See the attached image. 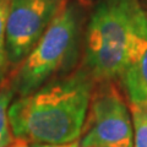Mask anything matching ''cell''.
Returning a JSON list of instances; mask_svg holds the SVG:
<instances>
[{"mask_svg": "<svg viewBox=\"0 0 147 147\" xmlns=\"http://www.w3.org/2000/svg\"><path fill=\"white\" fill-rule=\"evenodd\" d=\"M94 80L86 69L53 80L9 107L16 139L38 144H69L80 139L88 112Z\"/></svg>", "mask_w": 147, "mask_h": 147, "instance_id": "6da1fadb", "label": "cell"}, {"mask_svg": "<svg viewBox=\"0 0 147 147\" xmlns=\"http://www.w3.org/2000/svg\"><path fill=\"white\" fill-rule=\"evenodd\" d=\"M137 0H99L86 30V70L94 82L119 80L125 66Z\"/></svg>", "mask_w": 147, "mask_h": 147, "instance_id": "7a4b0ae2", "label": "cell"}, {"mask_svg": "<svg viewBox=\"0 0 147 147\" xmlns=\"http://www.w3.org/2000/svg\"><path fill=\"white\" fill-rule=\"evenodd\" d=\"M80 22V10L74 4L66 3L21 63L15 77V90L20 97L47 84L67 60L75 47Z\"/></svg>", "mask_w": 147, "mask_h": 147, "instance_id": "3957f363", "label": "cell"}, {"mask_svg": "<svg viewBox=\"0 0 147 147\" xmlns=\"http://www.w3.org/2000/svg\"><path fill=\"white\" fill-rule=\"evenodd\" d=\"M94 87L79 147H132L130 107L114 81Z\"/></svg>", "mask_w": 147, "mask_h": 147, "instance_id": "277c9868", "label": "cell"}, {"mask_svg": "<svg viewBox=\"0 0 147 147\" xmlns=\"http://www.w3.org/2000/svg\"><path fill=\"white\" fill-rule=\"evenodd\" d=\"M67 0H10L6 20L7 61L22 63Z\"/></svg>", "mask_w": 147, "mask_h": 147, "instance_id": "5b68a950", "label": "cell"}, {"mask_svg": "<svg viewBox=\"0 0 147 147\" xmlns=\"http://www.w3.org/2000/svg\"><path fill=\"white\" fill-rule=\"evenodd\" d=\"M119 81L130 103L147 100V12L141 5L131 21L125 66Z\"/></svg>", "mask_w": 147, "mask_h": 147, "instance_id": "8992f818", "label": "cell"}, {"mask_svg": "<svg viewBox=\"0 0 147 147\" xmlns=\"http://www.w3.org/2000/svg\"><path fill=\"white\" fill-rule=\"evenodd\" d=\"M130 113L134 130L132 147H147V100L130 103Z\"/></svg>", "mask_w": 147, "mask_h": 147, "instance_id": "52a82bcc", "label": "cell"}, {"mask_svg": "<svg viewBox=\"0 0 147 147\" xmlns=\"http://www.w3.org/2000/svg\"><path fill=\"white\" fill-rule=\"evenodd\" d=\"M13 92L9 88L0 90V147H9L12 144V132L9 121V107Z\"/></svg>", "mask_w": 147, "mask_h": 147, "instance_id": "ba28073f", "label": "cell"}, {"mask_svg": "<svg viewBox=\"0 0 147 147\" xmlns=\"http://www.w3.org/2000/svg\"><path fill=\"white\" fill-rule=\"evenodd\" d=\"M10 0H0V76L3 75L7 63L6 54V20Z\"/></svg>", "mask_w": 147, "mask_h": 147, "instance_id": "9c48e42d", "label": "cell"}, {"mask_svg": "<svg viewBox=\"0 0 147 147\" xmlns=\"http://www.w3.org/2000/svg\"><path fill=\"white\" fill-rule=\"evenodd\" d=\"M31 147H79V140L69 142V144H60V145H54V144H38V142H32L30 145Z\"/></svg>", "mask_w": 147, "mask_h": 147, "instance_id": "30bf717a", "label": "cell"}, {"mask_svg": "<svg viewBox=\"0 0 147 147\" xmlns=\"http://www.w3.org/2000/svg\"><path fill=\"white\" fill-rule=\"evenodd\" d=\"M9 147H31L28 141L22 140V139H16L15 141H12V144Z\"/></svg>", "mask_w": 147, "mask_h": 147, "instance_id": "8fae6325", "label": "cell"}]
</instances>
